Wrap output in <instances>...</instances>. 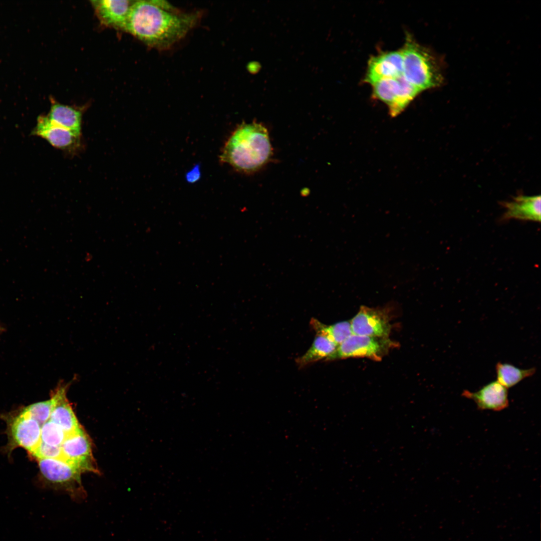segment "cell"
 Instances as JSON below:
<instances>
[{
  "label": "cell",
  "mask_w": 541,
  "mask_h": 541,
  "mask_svg": "<svg viewBox=\"0 0 541 541\" xmlns=\"http://www.w3.org/2000/svg\"><path fill=\"white\" fill-rule=\"evenodd\" d=\"M54 405V401L51 397L48 400L32 404L23 410L42 426L50 419Z\"/></svg>",
  "instance_id": "21"
},
{
  "label": "cell",
  "mask_w": 541,
  "mask_h": 541,
  "mask_svg": "<svg viewBox=\"0 0 541 541\" xmlns=\"http://www.w3.org/2000/svg\"><path fill=\"white\" fill-rule=\"evenodd\" d=\"M196 13L174 11L162 1H133L123 30L148 46L165 49L184 37L196 24Z\"/></svg>",
  "instance_id": "1"
},
{
  "label": "cell",
  "mask_w": 541,
  "mask_h": 541,
  "mask_svg": "<svg viewBox=\"0 0 541 541\" xmlns=\"http://www.w3.org/2000/svg\"><path fill=\"white\" fill-rule=\"evenodd\" d=\"M401 49L383 52L369 61L365 81L371 85L380 80L403 75Z\"/></svg>",
  "instance_id": "11"
},
{
  "label": "cell",
  "mask_w": 541,
  "mask_h": 541,
  "mask_svg": "<svg viewBox=\"0 0 541 541\" xmlns=\"http://www.w3.org/2000/svg\"><path fill=\"white\" fill-rule=\"evenodd\" d=\"M40 472L49 483L68 492L73 498H84L81 471L62 458L38 459Z\"/></svg>",
  "instance_id": "5"
},
{
  "label": "cell",
  "mask_w": 541,
  "mask_h": 541,
  "mask_svg": "<svg viewBox=\"0 0 541 541\" xmlns=\"http://www.w3.org/2000/svg\"><path fill=\"white\" fill-rule=\"evenodd\" d=\"M353 335L388 338L391 326L385 309L361 307L350 321Z\"/></svg>",
  "instance_id": "9"
},
{
  "label": "cell",
  "mask_w": 541,
  "mask_h": 541,
  "mask_svg": "<svg viewBox=\"0 0 541 541\" xmlns=\"http://www.w3.org/2000/svg\"><path fill=\"white\" fill-rule=\"evenodd\" d=\"M31 455L38 460L46 458H62L61 446H52L42 442Z\"/></svg>",
  "instance_id": "22"
},
{
  "label": "cell",
  "mask_w": 541,
  "mask_h": 541,
  "mask_svg": "<svg viewBox=\"0 0 541 541\" xmlns=\"http://www.w3.org/2000/svg\"><path fill=\"white\" fill-rule=\"evenodd\" d=\"M133 1L96 0L91 3L101 22L107 26L123 30Z\"/></svg>",
  "instance_id": "14"
},
{
  "label": "cell",
  "mask_w": 541,
  "mask_h": 541,
  "mask_svg": "<svg viewBox=\"0 0 541 541\" xmlns=\"http://www.w3.org/2000/svg\"><path fill=\"white\" fill-rule=\"evenodd\" d=\"M393 345L388 338L359 336L352 334L338 345L326 361L349 357H368L380 360Z\"/></svg>",
  "instance_id": "7"
},
{
  "label": "cell",
  "mask_w": 541,
  "mask_h": 541,
  "mask_svg": "<svg viewBox=\"0 0 541 541\" xmlns=\"http://www.w3.org/2000/svg\"><path fill=\"white\" fill-rule=\"evenodd\" d=\"M66 436L64 431L50 419L41 426V442L46 444L61 446Z\"/></svg>",
  "instance_id": "20"
},
{
  "label": "cell",
  "mask_w": 541,
  "mask_h": 541,
  "mask_svg": "<svg viewBox=\"0 0 541 541\" xmlns=\"http://www.w3.org/2000/svg\"><path fill=\"white\" fill-rule=\"evenodd\" d=\"M272 153L267 129L260 124L243 123L229 138L220 159L239 171L250 173L265 164Z\"/></svg>",
  "instance_id": "2"
},
{
  "label": "cell",
  "mask_w": 541,
  "mask_h": 541,
  "mask_svg": "<svg viewBox=\"0 0 541 541\" xmlns=\"http://www.w3.org/2000/svg\"><path fill=\"white\" fill-rule=\"evenodd\" d=\"M68 384H59L53 392L54 407L50 420L58 424L67 435L78 431L81 428L71 405L67 398Z\"/></svg>",
  "instance_id": "13"
},
{
  "label": "cell",
  "mask_w": 541,
  "mask_h": 541,
  "mask_svg": "<svg viewBox=\"0 0 541 541\" xmlns=\"http://www.w3.org/2000/svg\"><path fill=\"white\" fill-rule=\"evenodd\" d=\"M540 196L518 195L511 201L503 202L505 209V219H516L540 222L541 217Z\"/></svg>",
  "instance_id": "15"
},
{
  "label": "cell",
  "mask_w": 541,
  "mask_h": 541,
  "mask_svg": "<svg viewBox=\"0 0 541 541\" xmlns=\"http://www.w3.org/2000/svg\"><path fill=\"white\" fill-rule=\"evenodd\" d=\"M403 75L421 92L440 86L443 76L436 59L429 50L407 36L403 48Z\"/></svg>",
  "instance_id": "3"
},
{
  "label": "cell",
  "mask_w": 541,
  "mask_h": 541,
  "mask_svg": "<svg viewBox=\"0 0 541 541\" xmlns=\"http://www.w3.org/2000/svg\"><path fill=\"white\" fill-rule=\"evenodd\" d=\"M462 396L472 400L481 410L501 411L508 407L507 389L497 380L492 381L476 392L464 390Z\"/></svg>",
  "instance_id": "12"
},
{
  "label": "cell",
  "mask_w": 541,
  "mask_h": 541,
  "mask_svg": "<svg viewBox=\"0 0 541 541\" xmlns=\"http://www.w3.org/2000/svg\"><path fill=\"white\" fill-rule=\"evenodd\" d=\"M200 176V172L199 165H196L186 175V180L191 183H193L199 179Z\"/></svg>",
  "instance_id": "23"
},
{
  "label": "cell",
  "mask_w": 541,
  "mask_h": 541,
  "mask_svg": "<svg viewBox=\"0 0 541 541\" xmlns=\"http://www.w3.org/2000/svg\"><path fill=\"white\" fill-rule=\"evenodd\" d=\"M33 133L47 140L53 147L70 153L76 152L82 144L81 135L53 123L47 116L39 117Z\"/></svg>",
  "instance_id": "10"
},
{
  "label": "cell",
  "mask_w": 541,
  "mask_h": 541,
  "mask_svg": "<svg viewBox=\"0 0 541 541\" xmlns=\"http://www.w3.org/2000/svg\"><path fill=\"white\" fill-rule=\"evenodd\" d=\"M495 370L497 381L507 389L532 376L536 371L534 368L523 369L509 363L501 362L496 364Z\"/></svg>",
  "instance_id": "19"
},
{
  "label": "cell",
  "mask_w": 541,
  "mask_h": 541,
  "mask_svg": "<svg viewBox=\"0 0 541 541\" xmlns=\"http://www.w3.org/2000/svg\"><path fill=\"white\" fill-rule=\"evenodd\" d=\"M61 448L62 459L81 472H98L92 455L91 441L82 428L78 431L67 435Z\"/></svg>",
  "instance_id": "8"
},
{
  "label": "cell",
  "mask_w": 541,
  "mask_h": 541,
  "mask_svg": "<svg viewBox=\"0 0 541 541\" xmlns=\"http://www.w3.org/2000/svg\"><path fill=\"white\" fill-rule=\"evenodd\" d=\"M310 325L317 335L326 337L337 346L353 334L350 321H343L332 325H326L312 318Z\"/></svg>",
  "instance_id": "18"
},
{
  "label": "cell",
  "mask_w": 541,
  "mask_h": 541,
  "mask_svg": "<svg viewBox=\"0 0 541 541\" xmlns=\"http://www.w3.org/2000/svg\"><path fill=\"white\" fill-rule=\"evenodd\" d=\"M82 114L80 109L54 103L47 117L53 123L81 135Z\"/></svg>",
  "instance_id": "16"
},
{
  "label": "cell",
  "mask_w": 541,
  "mask_h": 541,
  "mask_svg": "<svg viewBox=\"0 0 541 541\" xmlns=\"http://www.w3.org/2000/svg\"><path fill=\"white\" fill-rule=\"evenodd\" d=\"M4 418L8 426L9 453L20 447L32 454L41 442V425L23 409L17 414Z\"/></svg>",
  "instance_id": "6"
},
{
  "label": "cell",
  "mask_w": 541,
  "mask_h": 541,
  "mask_svg": "<svg viewBox=\"0 0 541 541\" xmlns=\"http://www.w3.org/2000/svg\"><path fill=\"white\" fill-rule=\"evenodd\" d=\"M337 346L326 337L317 335L308 351L302 356L297 358L296 363L300 368H303L322 359H326L334 352Z\"/></svg>",
  "instance_id": "17"
},
{
  "label": "cell",
  "mask_w": 541,
  "mask_h": 541,
  "mask_svg": "<svg viewBox=\"0 0 541 541\" xmlns=\"http://www.w3.org/2000/svg\"><path fill=\"white\" fill-rule=\"evenodd\" d=\"M373 95L384 103L392 117L400 114L421 91L403 76L383 79L371 84Z\"/></svg>",
  "instance_id": "4"
}]
</instances>
